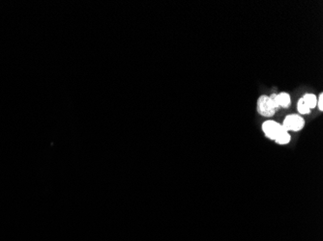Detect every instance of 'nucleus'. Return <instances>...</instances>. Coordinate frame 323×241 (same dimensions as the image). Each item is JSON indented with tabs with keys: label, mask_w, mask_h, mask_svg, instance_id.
<instances>
[{
	"label": "nucleus",
	"mask_w": 323,
	"mask_h": 241,
	"mask_svg": "<svg viewBox=\"0 0 323 241\" xmlns=\"http://www.w3.org/2000/svg\"><path fill=\"white\" fill-rule=\"evenodd\" d=\"M276 108L272 102V100L270 99V97L268 96H261L258 100H257V111L258 113L266 118H270L272 117L275 112H276Z\"/></svg>",
	"instance_id": "f257e3e1"
},
{
	"label": "nucleus",
	"mask_w": 323,
	"mask_h": 241,
	"mask_svg": "<svg viewBox=\"0 0 323 241\" xmlns=\"http://www.w3.org/2000/svg\"><path fill=\"white\" fill-rule=\"evenodd\" d=\"M290 134L288 133V131H287L286 129H284L279 135L278 137L275 139L276 143L279 145H286L288 144L290 142Z\"/></svg>",
	"instance_id": "39448f33"
},
{
	"label": "nucleus",
	"mask_w": 323,
	"mask_h": 241,
	"mask_svg": "<svg viewBox=\"0 0 323 241\" xmlns=\"http://www.w3.org/2000/svg\"><path fill=\"white\" fill-rule=\"evenodd\" d=\"M297 109H298L299 113H301V114H309V113L311 112V109H310L309 106L303 101L302 98H300L299 101H298Z\"/></svg>",
	"instance_id": "0eeeda50"
},
{
	"label": "nucleus",
	"mask_w": 323,
	"mask_h": 241,
	"mask_svg": "<svg viewBox=\"0 0 323 241\" xmlns=\"http://www.w3.org/2000/svg\"><path fill=\"white\" fill-rule=\"evenodd\" d=\"M317 105L319 106L320 110L323 111V94L322 93L319 96V99H318V102H317Z\"/></svg>",
	"instance_id": "6e6552de"
},
{
	"label": "nucleus",
	"mask_w": 323,
	"mask_h": 241,
	"mask_svg": "<svg viewBox=\"0 0 323 241\" xmlns=\"http://www.w3.org/2000/svg\"><path fill=\"white\" fill-rule=\"evenodd\" d=\"M304 125H305L304 119L299 115H288L286 117L284 124L282 126L287 131L288 130L299 131L304 128Z\"/></svg>",
	"instance_id": "f03ea898"
},
{
	"label": "nucleus",
	"mask_w": 323,
	"mask_h": 241,
	"mask_svg": "<svg viewBox=\"0 0 323 241\" xmlns=\"http://www.w3.org/2000/svg\"><path fill=\"white\" fill-rule=\"evenodd\" d=\"M303 101L309 106L310 109H313L317 106V102H318V97L313 95V94H306L303 97H302Z\"/></svg>",
	"instance_id": "423d86ee"
},
{
	"label": "nucleus",
	"mask_w": 323,
	"mask_h": 241,
	"mask_svg": "<svg viewBox=\"0 0 323 241\" xmlns=\"http://www.w3.org/2000/svg\"><path fill=\"white\" fill-rule=\"evenodd\" d=\"M278 96V103L280 107L287 108L290 105V96L287 93H281L277 95Z\"/></svg>",
	"instance_id": "20e7f679"
},
{
	"label": "nucleus",
	"mask_w": 323,
	"mask_h": 241,
	"mask_svg": "<svg viewBox=\"0 0 323 241\" xmlns=\"http://www.w3.org/2000/svg\"><path fill=\"white\" fill-rule=\"evenodd\" d=\"M284 129L283 126L275 121H266L262 124V130L265 135L273 140H275Z\"/></svg>",
	"instance_id": "7ed1b4c3"
}]
</instances>
